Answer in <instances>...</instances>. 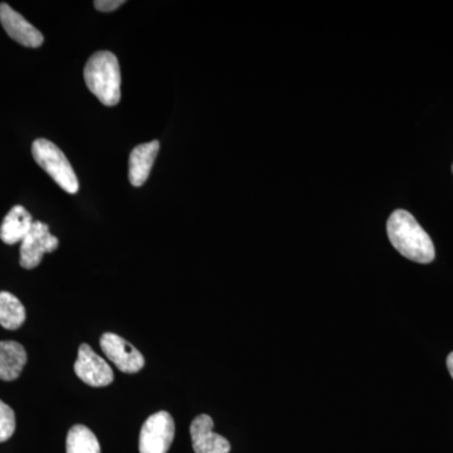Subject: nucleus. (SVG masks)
I'll list each match as a JSON object with an SVG mask.
<instances>
[{
	"label": "nucleus",
	"instance_id": "obj_1",
	"mask_svg": "<svg viewBox=\"0 0 453 453\" xmlns=\"http://www.w3.org/2000/svg\"><path fill=\"white\" fill-rule=\"evenodd\" d=\"M387 232L390 243L405 258L418 264L434 261V242L410 211H395L387 223Z\"/></svg>",
	"mask_w": 453,
	"mask_h": 453
},
{
	"label": "nucleus",
	"instance_id": "obj_2",
	"mask_svg": "<svg viewBox=\"0 0 453 453\" xmlns=\"http://www.w3.org/2000/svg\"><path fill=\"white\" fill-rule=\"evenodd\" d=\"M86 86L105 106H116L121 100V71L118 58L109 50L89 57L83 71Z\"/></svg>",
	"mask_w": 453,
	"mask_h": 453
},
{
	"label": "nucleus",
	"instance_id": "obj_3",
	"mask_svg": "<svg viewBox=\"0 0 453 453\" xmlns=\"http://www.w3.org/2000/svg\"><path fill=\"white\" fill-rule=\"evenodd\" d=\"M35 162L65 192L76 195L80 189L79 179L64 151L47 139H37L32 145Z\"/></svg>",
	"mask_w": 453,
	"mask_h": 453
},
{
	"label": "nucleus",
	"instance_id": "obj_4",
	"mask_svg": "<svg viewBox=\"0 0 453 453\" xmlns=\"http://www.w3.org/2000/svg\"><path fill=\"white\" fill-rule=\"evenodd\" d=\"M175 436V423L165 411L154 413L142 425L139 437L140 453H168Z\"/></svg>",
	"mask_w": 453,
	"mask_h": 453
},
{
	"label": "nucleus",
	"instance_id": "obj_5",
	"mask_svg": "<svg viewBox=\"0 0 453 453\" xmlns=\"http://www.w3.org/2000/svg\"><path fill=\"white\" fill-rule=\"evenodd\" d=\"M58 244V238L50 234L49 225L35 220L31 232L20 243V266L26 270H33L41 264L46 253L56 251Z\"/></svg>",
	"mask_w": 453,
	"mask_h": 453
},
{
	"label": "nucleus",
	"instance_id": "obj_6",
	"mask_svg": "<svg viewBox=\"0 0 453 453\" xmlns=\"http://www.w3.org/2000/svg\"><path fill=\"white\" fill-rule=\"evenodd\" d=\"M100 345L107 359L111 360L113 365L118 366L119 371L135 374L144 368L145 359L142 354L121 336L113 333H105L101 336Z\"/></svg>",
	"mask_w": 453,
	"mask_h": 453
},
{
	"label": "nucleus",
	"instance_id": "obj_7",
	"mask_svg": "<svg viewBox=\"0 0 453 453\" xmlns=\"http://www.w3.org/2000/svg\"><path fill=\"white\" fill-rule=\"evenodd\" d=\"M77 377L89 387L100 388L107 387L113 381V372L105 359L95 353L88 344L79 348V357L74 363Z\"/></svg>",
	"mask_w": 453,
	"mask_h": 453
},
{
	"label": "nucleus",
	"instance_id": "obj_8",
	"mask_svg": "<svg viewBox=\"0 0 453 453\" xmlns=\"http://www.w3.org/2000/svg\"><path fill=\"white\" fill-rule=\"evenodd\" d=\"M0 23L9 37L22 46L38 49L43 44V35L5 3L0 4Z\"/></svg>",
	"mask_w": 453,
	"mask_h": 453
},
{
	"label": "nucleus",
	"instance_id": "obj_9",
	"mask_svg": "<svg viewBox=\"0 0 453 453\" xmlns=\"http://www.w3.org/2000/svg\"><path fill=\"white\" fill-rule=\"evenodd\" d=\"M214 422L207 414L196 417L190 425L193 449L196 453H229L231 443L213 431Z\"/></svg>",
	"mask_w": 453,
	"mask_h": 453
},
{
	"label": "nucleus",
	"instance_id": "obj_10",
	"mask_svg": "<svg viewBox=\"0 0 453 453\" xmlns=\"http://www.w3.org/2000/svg\"><path fill=\"white\" fill-rule=\"evenodd\" d=\"M159 149L160 142L157 140L133 149L129 157V180L134 187L144 186L153 169Z\"/></svg>",
	"mask_w": 453,
	"mask_h": 453
},
{
	"label": "nucleus",
	"instance_id": "obj_11",
	"mask_svg": "<svg viewBox=\"0 0 453 453\" xmlns=\"http://www.w3.org/2000/svg\"><path fill=\"white\" fill-rule=\"evenodd\" d=\"M33 220L31 213L22 205H16L8 211L0 226V240L5 244L22 243L31 232Z\"/></svg>",
	"mask_w": 453,
	"mask_h": 453
},
{
	"label": "nucleus",
	"instance_id": "obj_12",
	"mask_svg": "<svg viewBox=\"0 0 453 453\" xmlns=\"http://www.w3.org/2000/svg\"><path fill=\"white\" fill-rule=\"evenodd\" d=\"M26 365L27 353L22 344L17 342H0V380H17Z\"/></svg>",
	"mask_w": 453,
	"mask_h": 453
},
{
	"label": "nucleus",
	"instance_id": "obj_13",
	"mask_svg": "<svg viewBox=\"0 0 453 453\" xmlns=\"http://www.w3.org/2000/svg\"><path fill=\"white\" fill-rule=\"evenodd\" d=\"M25 321L26 309L19 299L11 292H0V325L7 330H17Z\"/></svg>",
	"mask_w": 453,
	"mask_h": 453
},
{
	"label": "nucleus",
	"instance_id": "obj_14",
	"mask_svg": "<svg viewBox=\"0 0 453 453\" xmlns=\"http://www.w3.org/2000/svg\"><path fill=\"white\" fill-rule=\"evenodd\" d=\"M67 453H101L100 443L91 429L76 425L68 431L65 441Z\"/></svg>",
	"mask_w": 453,
	"mask_h": 453
},
{
	"label": "nucleus",
	"instance_id": "obj_15",
	"mask_svg": "<svg viewBox=\"0 0 453 453\" xmlns=\"http://www.w3.org/2000/svg\"><path fill=\"white\" fill-rule=\"evenodd\" d=\"M16 431V414L13 410L0 401V443L5 442L13 436Z\"/></svg>",
	"mask_w": 453,
	"mask_h": 453
},
{
	"label": "nucleus",
	"instance_id": "obj_16",
	"mask_svg": "<svg viewBox=\"0 0 453 453\" xmlns=\"http://www.w3.org/2000/svg\"><path fill=\"white\" fill-rule=\"evenodd\" d=\"M124 4V0H96L95 2V7H96L97 11L106 12V13L116 11V9L120 8Z\"/></svg>",
	"mask_w": 453,
	"mask_h": 453
},
{
	"label": "nucleus",
	"instance_id": "obj_17",
	"mask_svg": "<svg viewBox=\"0 0 453 453\" xmlns=\"http://www.w3.org/2000/svg\"><path fill=\"white\" fill-rule=\"evenodd\" d=\"M447 368H449V374L453 378V353L447 357Z\"/></svg>",
	"mask_w": 453,
	"mask_h": 453
},
{
	"label": "nucleus",
	"instance_id": "obj_18",
	"mask_svg": "<svg viewBox=\"0 0 453 453\" xmlns=\"http://www.w3.org/2000/svg\"><path fill=\"white\" fill-rule=\"evenodd\" d=\"M452 172H453V166H452Z\"/></svg>",
	"mask_w": 453,
	"mask_h": 453
}]
</instances>
